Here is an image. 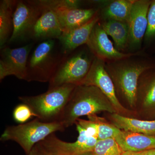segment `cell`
<instances>
[{
	"label": "cell",
	"instance_id": "6da1fadb",
	"mask_svg": "<svg viewBox=\"0 0 155 155\" xmlns=\"http://www.w3.org/2000/svg\"><path fill=\"white\" fill-rule=\"evenodd\" d=\"M154 67L155 61L140 52L127 58L105 62V69L114 83L116 97L124 107L134 113L139 78L143 72Z\"/></svg>",
	"mask_w": 155,
	"mask_h": 155
},
{
	"label": "cell",
	"instance_id": "7a4b0ae2",
	"mask_svg": "<svg viewBox=\"0 0 155 155\" xmlns=\"http://www.w3.org/2000/svg\"><path fill=\"white\" fill-rule=\"evenodd\" d=\"M101 112L117 113L110 101L99 89L93 86L77 85L58 122L66 128L75 124L81 117Z\"/></svg>",
	"mask_w": 155,
	"mask_h": 155
},
{
	"label": "cell",
	"instance_id": "3957f363",
	"mask_svg": "<svg viewBox=\"0 0 155 155\" xmlns=\"http://www.w3.org/2000/svg\"><path fill=\"white\" fill-rule=\"evenodd\" d=\"M76 86L64 84L49 88L47 91L38 95L19 97V99L27 105L36 118L42 122H58Z\"/></svg>",
	"mask_w": 155,
	"mask_h": 155
},
{
	"label": "cell",
	"instance_id": "277c9868",
	"mask_svg": "<svg viewBox=\"0 0 155 155\" xmlns=\"http://www.w3.org/2000/svg\"><path fill=\"white\" fill-rule=\"evenodd\" d=\"M65 129L61 122H45L36 118L28 123L8 126L0 140L16 142L28 155L37 143L54 132L63 131Z\"/></svg>",
	"mask_w": 155,
	"mask_h": 155
},
{
	"label": "cell",
	"instance_id": "5b68a950",
	"mask_svg": "<svg viewBox=\"0 0 155 155\" xmlns=\"http://www.w3.org/2000/svg\"><path fill=\"white\" fill-rule=\"evenodd\" d=\"M54 39H48L35 48L28 59L26 81L49 82L61 62L56 55Z\"/></svg>",
	"mask_w": 155,
	"mask_h": 155
},
{
	"label": "cell",
	"instance_id": "8992f818",
	"mask_svg": "<svg viewBox=\"0 0 155 155\" xmlns=\"http://www.w3.org/2000/svg\"><path fill=\"white\" fill-rule=\"evenodd\" d=\"M95 56L91 52L82 50L62 61L49 81V87L66 84H80L87 75Z\"/></svg>",
	"mask_w": 155,
	"mask_h": 155
},
{
	"label": "cell",
	"instance_id": "52a82bcc",
	"mask_svg": "<svg viewBox=\"0 0 155 155\" xmlns=\"http://www.w3.org/2000/svg\"><path fill=\"white\" fill-rule=\"evenodd\" d=\"M78 132L77 140L67 142L53 133L36 145L43 155H79L92 152L98 139L92 136L78 123H75Z\"/></svg>",
	"mask_w": 155,
	"mask_h": 155
},
{
	"label": "cell",
	"instance_id": "ba28073f",
	"mask_svg": "<svg viewBox=\"0 0 155 155\" xmlns=\"http://www.w3.org/2000/svg\"><path fill=\"white\" fill-rule=\"evenodd\" d=\"M89 85L97 87L110 101L117 114L122 116L135 117L134 113L127 110L119 102L116 97L112 79L105 69V61L94 57L87 75L79 85Z\"/></svg>",
	"mask_w": 155,
	"mask_h": 155
},
{
	"label": "cell",
	"instance_id": "9c48e42d",
	"mask_svg": "<svg viewBox=\"0 0 155 155\" xmlns=\"http://www.w3.org/2000/svg\"><path fill=\"white\" fill-rule=\"evenodd\" d=\"M134 113L140 119H155V67L147 69L139 78Z\"/></svg>",
	"mask_w": 155,
	"mask_h": 155
},
{
	"label": "cell",
	"instance_id": "30bf717a",
	"mask_svg": "<svg viewBox=\"0 0 155 155\" xmlns=\"http://www.w3.org/2000/svg\"><path fill=\"white\" fill-rule=\"evenodd\" d=\"M37 1H17L13 15V28L8 42L23 39L31 30L42 12Z\"/></svg>",
	"mask_w": 155,
	"mask_h": 155
},
{
	"label": "cell",
	"instance_id": "8fae6325",
	"mask_svg": "<svg viewBox=\"0 0 155 155\" xmlns=\"http://www.w3.org/2000/svg\"><path fill=\"white\" fill-rule=\"evenodd\" d=\"M32 44L22 47H4L1 52L0 80L14 75L20 80L27 81V63Z\"/></svg>",
	"mask_w": 155,
	"mask_h": 155
},
{
	"label": "cell",
	"instance_id": "7c38bea8",
	"mask_svg": "<svg viewBox=\"0 0 155 155\" xmlns=\"http://www.w3.org/2000/svg\"><path fill=\"white\" fill-rule=\"evenodd\" d=\"M152 1L134 0L128 24L129 28L128 48L134 51L140 48L147 27V14Z\"/></svg>",
	"mask_w": 155,
	"mask_h": 155
},
{
	"label": "cell",
	"instance_id": "4fadbf2b",
	"mask_svg": "<svg viewBox=\"0 0 155 155\" xmlns=\"http://www.w3.org/2000/svg\"><path fill=\"white\" fill-rule=\"evenodd\" d=\"M87 45L95 57L105 62L127 58L135 53H124L118 51L110 40L100 21L94 27Z\"/></svg>",
	"mask_w": 155,
	"mask_h": 155
},
{
	"label": "cell",
	"instance_id": "5bb4252c",
	"mask_svg": "<svg viewBox=\"0 0 155 155\" xmlns=\"http://www.w3.org/2000/svg\"><path fill=\"white\" fill-rule=\"evenodd\" d=\"M30 35L36 39H58L63 33L58 13L54 9L43 8Z\"/></svg>",
	"mask_w": 155,
	"mask_h": 155
},
{
	"label": "cell",
	"instance_id": "9a60e30c",
	"mask_svg": "<svg viewBox=\"0 0 155 155\" xmlns=\"http://www.w3.org/2000/svg\"><path fill=\"white\" fill-rule=\"evenodd\" d=\"M99 14L87 23L68 32H63L58 39L60 41L63 51L68 54L84 45L87 44L93 29L100 21Z\"/></svg>",
	"mask_w": 155,
	"mask_h": 155
},
{
	"label": "cell",
	"instance_id": "2e32d148",
	"mask_svg": "<svg viewBox=\"0 0 155 155\" xmlns=\"http://www.w3.org/2000/svg\"><path fill=\"white\" fill-rule=\"evenodd\" d=\"M63 32L80 27L90 21L98 14L96 8H65L56 10Z\"/></svg>",
	"mask_w": 155,
	"mask_h": 155
},
{
	"label": "cell",
	"instance_id": "e0dca14e",
	"mask_svg": "<svg viewBox=\"0 0 155 155\" xmlns=\"http://www.w3.org/2000/svg\"><path fill=\"white\" fill-rule=\"evenodd\" d=\"M108 114L110 122L120 130L155 136V119L145 120L122 116L117 113Z\"/></svg>",
	"mask_w": 155,
	"mask_h": 155
},
{
	"label": "cell",
	"instance_id": "ac0fdd59",
	"mask_svg": "<svg viewBox=\"0 0 155 155\" xmlns=\"http://www.w3.org/2000/svg\"><path fill=\"white\" fill-rule=\"evenodd\" d=\"M115 140L123 151L143 152L155 148V136L121 130Z\"/></svg>",
	"mask_w": 155,
	"mask_h": 155
},
{
	"label": "cell",
	"instance_id": "d6986e66",
	"mask_svg": "<svg viewBox=\"0 0 155 155\" xmlns=\"http://www.w3.org/2000/svg\"><path fill=\"white\" fill-rule=\"evenodd\" d=\"M108 36L113 38L114 46L123 52L128 47L129 28L128 23L113 20H103L100 22Z\"/></svg>",
	"mask_w": 155,
	"mask_h": 155
},
{
	"label": "cell",
	"instance_id": "ffe728a7",
	"mask_svg": "<svg viewBox=\"0 0 155 155\" xmlns=\"http://www.w3.org/2000/svg\"><path fill=\"white\" fill-rule=\"evenodd\" d=\"M17 1L2 0L0 2V47H5L12 35L13 15Z\"/></svg>",
	"mask_w": 155,
	"mask_h": 155
},
{
	"label": "cell",
	"instance_id": "44dd1931",
	"mask_svg": "<svg viewBox=\"0 0 155 155\" xmlns=\"http://www.w3.org/2000/svg\"><path fill=\"white\" fill-rule=\"evenodd\" d=\"M134 0H116L109 3L102 10L103 20H113L128 23Z\"/></svg>",
	"mask_w": 155,
	"mask_h": 155
},
{
	"label": "cell",
	"instance_id": "7402d4cb",
	"mask_svg": "<svg viewBox=\"0 0 155 155\" xmlns=\"http://www.w3.org/2000/svg\"><path fill=\"white\" fill-rule=\"evenodd\" d=\"M89 120L93 121L96 124L98 131V140L114 138L121 131L110 122H108L105 119L99 117L96 115L87 116Z\"/></svg>",
	"mask_w": 155,
	"mask_h": 155
},
{
	"label": "cell",
	"instance_id": "603a6c76",
	"mask_svg": "<svg viewBox=\"0 0 155 155\" xmlns=\"http://www.w3.org/2000/svg\"><path fill=\"white\" fill-rule=\"evenodd\" d=\"M94 155H121L123 152L114 138L98 140L93 151Z\"/></svg>",
	"mask_w": 155,
	"mask_h": 155
},
{
	"label": "cell",
	"instance_id": "cb8c5ba5",
	"mask_svg": "<svg viewBox=\"0 0 155 155\" xmlns=\"http://www.w3.org/2000/svg\"><path fill=\"white\" fill-rule=\"evenodd\" d=\"M33 116L35 115L31 108L23 103L17 106L13 112L14 120L21 124H24Z\"/></svg>",
	"mask_w": 155,
	"mask_h": 155
},
{
	"label": "cell",
	"instance_id": "d4e9b609",
	"mask_svg": "<svg viewBox=\"0 0 155 155\" xmlns=\"http://www.w3.org/2000/svg\"><path fill=\"white\" fill-rule=\"evenodd\" d=\"M145 38L147 41L155 38V0L152 1L147 14V27Z\"/></svg>",
	"mask_w": 155,
	"mask_h": 155
},
{
	"label": "cell",
	"instance_id": "484cf974",
	"mask_svg": "<svg viewBox=\"0 0 155 155\" xmlns=\"http://www.w3.org/2000/svg\"><path fill=\"white\" fill-rule=\"evenodd\" d=\"M76 122L85 129L91 135L98 139L97 129L95 122L90 120H85L80 119H78Z\"/></svg>",
	"mask_w": 155,
	"mask_h": 155
},
{
	"label": "cell",
	"instance_id": "4316f807",
	"mask_svg": "<svg viewBox=\"0 0 155 155\" xmlns=\"http://www.w3.org/2000/svg\"><path fill=\"white\" fill-rule=\"evenodd\" d=\"M146 152H133L127 151H123L121 155H146Z\"/></svg>",
	"mask_w": 155,
	"mask_h": 155
},
{
	"label": "cell",
	"instance_id": "83f0119b",
	"mask_svg": "<svg viewBox=\"0 0 155 155\" xmlns=\"http://www.w3.org/2000/svg\"><path fill=\"white\" fill-rule=\"evenodd\" d=\"M28 155H43L36 144L34 147L33 149Z\"/></svg>",
	"mask_w": 155,
	"mask_h": 155
},
{
	"label": "cell",
	"instance_id": "f1b7e54d",
	"mask_svg": "<svg viewBox=\"0 0 155 155\" xmlns=\"http://www.w3.org/2000/svg\"><path fill=\"white\" fill-rule=\"evenodd\" d=\"M146 155H155V148L147 151Z\"/></svg>",
	"mask_w": 155,
	"mask_h": 155
},
{
	"label": "cell",
	"instance_id": "f546056e",
	"mask_svg": "<svg viewBox=\"0 0 155 155\" xmlns=\"http://www.w3.org/2000/svg\"><path fill=\"white\" fill-rule=\"evenodd\" d=\"M79 155H94V154L93 152H88L84 153Z\"/></svg>",
	"mask_w": 155,
	"mask_h": 155
}]
</instances>
